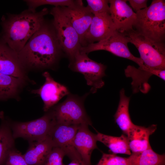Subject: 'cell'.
Segmentation results:
<instances>
[{"label":"cell","mask_w":165,"mask_h":165,"mask_svg":"<svg viewBox=\"0 0 165 165\" xmlns=\"http://www.w3.org/2000/svg\"><path fill=\"white\" fill-rule=\"evenodd\" d=\"M41 117L25 122L9 123L14 139L21 138L29 142L43 139L48 136L56 123L51 110Z\"/></svg>","instance_id":"8"},{"label":"cell","mask_w":165,"mask_h":165,"mask_svg":"<svg viewBox=\"0 0 165 165\" xmlns=\"http://www.w3.org/2000/svg\"><path fill=\"white\" fill-rule=\"evenodd\" d=\"M129 42L138 50L143 65L138 68L154 75L156 70H165V44L154 41L139 34L134 29L124 33Z\"/></svg>","instance_id":"4"},{"label":"cell","mask_w":165,"mask_h":165,"mask_svg":"<svg viewBox=\"0 0 165 165\" xmlns=\"http://www.w3.org/2000/svg\"><path fill=\"white\" fill-rule=\"evenodd\" d=\"M116 31L110 14L105 13L94 15L84 35L85 47L106 39Z\"/></svg>","instance_id":"13"},{"label":"cell","mask_w":165,"mask_h":165,"mask_svg":"<svg viewBox=\"0 0 165 165\" xmlns=\"http://www.w3.org/2000/svg\"><path fill=\"white\" fill-rule=\"evenodd\" d=\"M23 67L16 54L0 36V73L22 80L24 77Z\"/></svg>","instance_id":"16"},{"label":"cell","mask_w":165,"mask_h":165,"mask_svg":"<svg viewBox=\"0 0 165 165\" xmlns=\"http://www.w3.org/2000/svg\"><path fill=\"white\" fill-rule=\"evenodd\" d=\"M126 0H109L110 14L116 30L122 33L133 29L136 13Z\"/></svg>","instance_id":"12"},{"label":"cell","mask_w":165,"mask_h":165,"mask_svg":"<svg viewBox=\"0 0 165 165\" xmlns=\"http://www.w3.org/2000/svg\"><path fill=\"white\" fill-rule=\"evenodd\" d=\"M79 125L56 123L48 136L53 147L61 149L72 160H82L73 145V140Z\"/></svg>","instance_id":"10"},{"label":"cell","mask_w":165,"mask_h":165,"mask_svg":"<svg viewBox=\"0 0 165 165\" xmlns=\"http://www.w3.org/2000/svg\"><path fill=\"white\" fill-rule=\"evenodd\" d=\"M29 142V148L23 155L28 165H44L48 155L53 147L49 137Z\"/></svg>","instance_id":"18"},{"label":"cell","mask_w":165,"mask_h":165,"mask_svg":"<svg viewBox=\"0 0 165 165\" xmlns=\"http://www.w3.org/2000/svg\"><path fill=\"white\" fill-rule=\"evenodd\" d=\"M50 13L53 17L52 24L61 49L70 60L82 47L79 36L60 7H53Z\"/></svg>","instance_id":"5"},{"label":"cell","mask_w":165,"mask_h":165,"mask_svg":"<svg viewBox=\"0 0 165 165\" xmlns=\"http://www.w3.org/2000/svg\"><path fill=\"white\" fill-rule=\"evenodd\" d=\"M62 50L52 24L44 20L16 54L23 66L46 68L56 62Z\"/></svg>","instance_id":"1"},{"label":"cell","mask_w":165,"mask_h":165,"mask_svg":"<svg viewBox=\"0 0 165 165\" xmlns=\"http://www.w3.org/2000/svg\"><path fill=\"white\" fill-rule=\"evenodd\" d=\"M2 121L0 126V165H4L9 152L14 148V138L9 122L0 116Z\"/></svg>","instance_id":"21"},{"label":"cell","mask_w":165,"mask_h":165,"mask_svg":"<svg viewBox=\"0 0 165 165\" xmlns=\"http://www.w3.org/2000/svg\"><path fill=\"white\" fill-rule=\"evenodd\" d=\"M77 33L82 47H85L84 35L89 28L94 15L88 7L83 6L82 0H75L68 6L60 7Z\"/></svg>","instance_id":"11"},{"label":"cell","mask_w":165,"mask_h":165,"mask_svg":"<svg viewBox=\"0 0 165 165\" xmlns=\"http://www.w3.org/2000/svg\"><path fill=\"white\" fill-rule=\"evenodd\" d=\"M129 42V39L125 33L116 30L105 39L89 44L85 47H81L79 51L87 54L94 51L104 50L117 56L132 61L139 67L142 66L143 64L141 58L135 57L130 51L128 46Z\"/></svg>","instance_id":"9"},{"label":"cell","mask_w":165,"mask_h":165,"mask_svg":"<svg viewBox=\"0 0 165 165\" xmlns=\"http://www.w3.org/2000/svg\"><path fill=\"white\" fill-rule=\"evenodd\" d=\"M132 8L136 12L147 7V0H127Z\"/></svg>","instance_id":"29"},{"label":"cell","mask_w":165,"mask_h":165,"mask_svg":"<svg viewBox=\"0 0 165 165\" xmlns=\"http://www.w3.org/2000/svg\"><path fill=\"white\" fill-rule=\"evenodd\" d=\"M42 75L45 79L44 83L31 92L40 96L44 104L43 110L46 112L69 92L66 86L55 81L48 72H44Z\"/></svg>","instance_id":"14"},{"label":"cell","mask_w":165,"mask_h":165,"mask_svg":"<svg viewBox=\"0 0 165 165\" xmlns=\"http://www.w3.org/2000/svg\"><path fill=\"white\" fill-rule=\"evenodd\" d=\"M136 13L134 30L154 41L164 42L165 1L153 0L149 6Z\"/></svg>","instance_id":"3"},{"label":"cell","mask_w":165,"mask_h":165,"mask_svg":"<svg viewBox=\"0 0 165 165\" xmlns=\"http://www.w3.org/2000/svg\"><path fill=\"white\" fill-rule=\"evenodd\" d=\"M70 61L68 67L72 71L84 75L87 85L91 87V93H96L104 85L103 78L105 75V65L91 60L87 54L79 50Z\"/></svg>","instance_id":"6"},{"label":"cell","mask_w":165,"mask_h":165,"mask_svg":"<svg viewBox=\"0 0 165 165\" xmlns=\"http://www.w3.org/2000/svg\"><path fill=\"white\" fill-rule=\"evenodd\" d=\"M156 129L157 125L155 124L146 127L134 124L127 135L131 152H139L151 147L149 137Z\"/></svg>","instance_id":"17"},{"label":"cell","mask_w":165,"mask_h":165,"mask_svg":"<svg viewBox=\"0 0 165 165\" xmlns=\"http://www.w3.org/2000/svg\"><path fill=\"white\" fill-rule=\"evenodd\" d=\"M130 165H165V154L155 152L151 147L141 152L132 153L129 156Z\"/></svg>","instance_id":"22"},{"label":"cell","mask_w":165,"mask_h":165,"mask_svg":"<svg viewBox=\"0 0 165 165\" xmlns=\"http://www.w3.org/2000/svg\"><path fill=\"white\" fill-rule=\"evenodd\" d=\"M96 137L97 141L103 143L114 154H122L130 155L131 153L129 147L127 137L125 134L116 137L97 132Z\"/></svg>","instance_id":"20"},{"label":"cell","mask_w":165,"mask_h":165,"mask_svg":"<svg viewBox=\"0 0 165 165\" xmlns=\"http://www.w3.org/2000/svg\"><path fill=\"white\" fill-rule=\"evenodd\" d=\"M87 6L94 15L107 13L110 14L109 0H86Z\"/></svg>","instance_id":"26"},{"label":"cell","mask_w":165,"mask_h":165,"mask_svg":"<svg viewBox=\"0 0 165 165\" xmlns=\"http://www.w3.org/2000/svg\"><path fill=\"white\" fill-rule=\"evenodd\" d=\"M130 100V97L125 95V90L122 89L119 92V105L114 116L116 123L126 136L134 125L131 120L129 113Z\"/></svg>","instance_id":"19"},{"label":"cell","mask_w":165,"mask_h":165,"mask_svg":"<svg viewBox=\"0 0 165 165\" xmlns=\"http://www.w3.org/2000/svg\"><path fill=\"white\" fill-rule=\"evenodd\" d=\"M86 165L82 160H75L72 161L71 162L67 165Z\"/></svg>","instance_id":"30"},{"label":"cell","mask_w":165,"mask_h":165,"mask_svg":"<svg viewBox=\"0 0 165 165\" xmlns=\"http://www.w3.org/2000/svg\"><path fill=\"white\" fill-rule=\"evenodd\" d=\"M22 80L0 73V100L6 99L15 94Z\"/></svg>","instance_id":"23"},{"label":"cell","mask_w":165,"mask_h":165,"mask_svg":"<svg viewBox=\"0 0 165 165\" xmlns=\"http://www.w3.org/2000/svg\"><path fill=\"white\" fill-rule=\"evenodd\" d=\"M48 13L47 8H45L38 12L27 9L18 14L7 13L1 19L0 36L17 54L39 29Z\"/></svg>","instance_id":"2"},{"label":"cell","mask_w":165,"mask_h":165,"mask_svg":"<svg viewBox=\"0 0 165 165\" xmlns=\"http://www.w3.org/2000/svg\"><path fill=\"white\" fill-rule=\"evenodd\" d=\"M96 165H130V162L129 157H123L114 154L103 153Z\"/></svg>","instance_id":"25"},{"label":"cell","mask_w":165,"mask_h":165,"mask_svg":"<svg viewBox=\"0 0 165 165\" xmlns=\"http://www.w3.org/2000/svg\"><path fill=\"white\" fill-rule=\"evenodd\" d=\"M88 126L80 125L73 140L74 145L86 165H91V154L97 148L96 134L89 130Z\"/></svg>","instance_id":"15"},{"label":"cell","mask_w":165,"mask_h":165,"mask_svg":"<svg viewBox=\"0 0 165 165\" xmlns=\"http://www.w3.org/2000/svg\"><path fill=\"white\" fill-rule=\"evenodd\" d=\"M64 156L65 153L61 149L53 147L48 155L44 165H64L63 161Z\"/></svg>","instance_id":"27"},{"label":"cell","mask_w":165,"mask_h":165,"mask_svg":"<svg viewBox=\"0 0 165 165\" xmlns=\"http://www.w3.org/2000/svg\"><path fill=\"white\" fill-rule=\"evenodd\" d=\"M25 2L29 10L35 12L38 7L42 5H49L55 7L68 6L74 4L75 0H27Z\"/></svg>","instance_id":"24"},{"label":"cell","mask_w":165,"mask_h":165,"mask_svg":"<svg viewBox=\"0 0 165 165\" xmlns=\"http://www.w3.org/2000/svg\"><path fill=\"white\" fill-rule=\"evenodd\" d=\"M4 165H28L23 155L15 148L12 149L8 154Z\"/></svg>","instance_id":"28"},{"label":"cell","mask_w":165,"mask_h":165,"mask_svg":"<svg viewBox=\"0 0 165 165\" xmlns=\"http://www.w3.org/2000/svg\"><path fill=\"white\" fill-rule=\"evenodd\" d=\"M68 95L65 101L51 109L56 123L91 125V121L84 106V99L69 94Z\"/></svg>","instance_id":"7"}]
</instances>
